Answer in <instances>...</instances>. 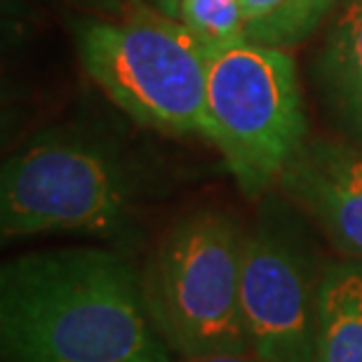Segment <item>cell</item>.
Instances as JSON below:
<instances>
[{
  "instance_id": "cell-1",
  "label": "cell",
  "mask_w": 362,
  "mask_h": 362,
  "mask_svg": "<svg viewBox=\"0 0 362 362\" xmlns=\"http://www.w3.org/2000/svg\"><path fill=\"white\" fill-rule=\"evenodd\" d=\"M5 362H172L141 273L120 252L64 247L0 271Z\"/></svg>"
},
{
  "instance_id": "cell-2",
  "label": "cell",
  "mask_w": 362,
  "mask_h": 362,
  "mask_svg": "<svg viewBox=\"0 0 362 362\" xmlns=\"http://www.w3.org/2000/svg\"><path fill=\"white\" fill-rule=\"evenodd\" d=\"M245 235L219 207L193 209L163 235L141 280L151 317L175 356L252 351L240 301Z\"/></svg>"
},
{
  "instance_id": "cell-3",
  "label": "cell",
  "mask_w": 362,
  "mask_h": 362,
  "mask_svg": "<svg viewBox=\"0 0 362 362\" xmlns=\"http://www.w3.org/2000/svg\"><path fill=\"white\" fill-rule=\"evenodd\" d=\"M247 198H262L308 141L294 59L247 38L209 49L202 134Z\"/></svg>"
},
{
  "instance_id": "cell-4",
  "label": "cell",
  "mask_w": 362,
  "mask_h": 362,
  "mask_svg": "<svg viewBox=\"0 0 362 362\" xmlns=\"http://www.w3.org/2000/svg\"><path fill=\"white\" fill-rule=\"evenodd\" d=\"M81 64L115 106L156 132L202 134L209 52L179 19L144 7L76 26Z\"/></svg>"
},
{
  "instance_id": "cell-5",
  "label": "cell",
  "mask_w": 362,
  "mask_h": 362,
  "mask_svg": "<svg viewBox=\"0 0 362 362\" xmlns=\"http://www.w3.org/2000/svg\"><path fill=\"white\" fill-rule=\"evenodd\" d=\"M134 184L120 158L76 136L45 134L3 163V240L76 233L113 240L127 233Z\"/></svg>"
},
{
  "instance_id": "cell-6",
  "label": "cell",
  "mask_w": 362,
  "mask_h": 362,
  "mask_svg": "<svg viewBox=\"0 0 362 362\" xmlns=\"http://www.w3.org/2000/svg\"><path fill=\"white\" fill-rule=\"evenodd\" d=\"M306 216L285 195L266 198L245 235L240 301L252 353L266 362H313L325 264Z\"/></svg>"
},
{
  "instance_id": "cell-7",
  "label": "cell",
  "mask_w": 362,
  "mask_h": 362,
  "mask_svg": "<svg viewBox=\"0 0 362 362\" xmlns=\"http://www.w3.org/2000/svg\"><path fill=\"white\" fill-rule=\"evenodd\" d=\"M275 186L339 255L362 262V144L306 141Z\"/></svg>"
},
{
  "instance_id": "cell-8",
  "label": "cell",
  "mask_w": 362,
  "mask_h": 362,
  "mask_svg": "<svg viewBox=\"0 0 362 362\" xmlns=\"http://www.w3.org/2000/svg\"><path fill=\"white\" fill-rule=\"evenodd\" d=\"M317 76L332 111L362 144V0H346L317 57Z\"/></svg>"
},
{
  "instance_id": "cell-9",
  "label": "cell",
  "mask_w": 362,
  "mask_h": 362,
  "mask_svg": "<svg viewBox=\"0 0 362 362\" xmlns=\"http://www.w3.org/2000/svg\"><path fill=\"white\" fill-rule=\"evenodd\" d=\"M313 362H362V262L325 264Z\"/></svg>"
},
{
  "instance_id": "cell-10",
  "label": "cell",
  "mask_w": 362,
  "mask_h": 362,
  "mask_svg": "<svg viewBox=\"0 0 362 362\" xmlns=\"http://www.w3.org/2000/svg\"><path fill=\"white\" fill-rule=\"evenodd\" d=\"M205 49H219L245 38L240 0H181L179 17Z\"/></svg>"
},
{
  "instance_id": "cell-11",
  "label": "cell",
  "mask_w": 362,
  "mask_h": 362,
  "mask_svg": "<svg viewBox=\"0 0 362 362\" xmlns=\"http://www.w3.org/2000/svg\"><path fill=\"white\" fill-rule=\"evenodd\" d=\"M339 3L341 0H287L282 12L266 31L262 45L285 49L299 45L322 24L325 17H329L332 10H337Z\"/></svg>"
},
{
  "instance_id": "cell-12",
  "label": "cell",
  "mask_w": 362,
  "mask_h": 362,
  "mask_svg": "<svg viewBox=\"0 0 362 362\" xmlns=\"http://www.w3.org/2000/svg\"><path fill=\"white\" fill-rule=\"evenodd\" d=\"M285 3L287 0H240L245 17V38L252 42H262Z\"/></svg>"
},
{
  "instance_id": "cell-13",
  "label": "cell",
  "mask_w": 362,
  "mask_h": 362,
  "mask_svg": "<svg viewBox=\"0 0 362 362\" xmlns=\"http://www.w3.org/2000/svg\"><path fill=\"white\" fill-rule=\"evenodd\" d=\"M175 362V360H172ZM177 362H266L257 353H216V356H202V358H179Z\"/></svg>"
},
{
  "instance_id": "cell-14",
  "label": "cell",
  "mask_w": 362,
  "mask_h": 362,
  "mask_svg": "<svg viewBox=\"0 0 362 362\" xmlns=\"http://www.w3.org/2000/svg\"><path fill=\"white\" fill-rule=\"evenodd\" d=\"M144 5H148V7H153V10L158 12H163V14H168V17H179V5H181V0H141Z\"/></svg>"
}]
</instances>
